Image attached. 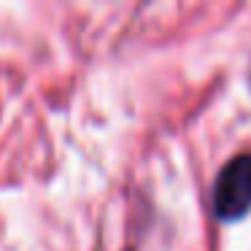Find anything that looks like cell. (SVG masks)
<instances>
[{
    "mask_svg": "<svg viewBox=\"0 0 251 251\" xmlns=\"http://www.w3.org/2000/svg\"><path fill=\"white\" fill-rule=\"evenodd\" d=\"M213 211L222 222H238L251 211V154L232 157L213 181Z\"/></svg>",
    "mask_w": 251,
    "mask_h": 251,
    "instance_id": "1",
    "label": "cell"
}]
</instances>
